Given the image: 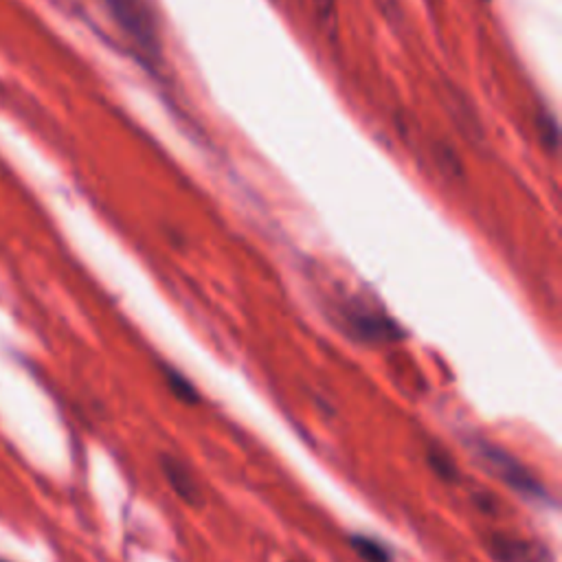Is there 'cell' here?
I'll use <instances>...</instances> for the list:
<instances>
[{
  "instance_id": "1",
  "label": "cell",
  "mask_w": 562,
  "mask_h": 562,
  "mask_svg": "<svg viewBox=\"0 0 562 562\" xmlns=\"http://www.w3.org/2000/svg\"><path fill=\"white\" fill-rule=\"evenodd\" d=\"M474 457L498 481L510 486L512 490L523 494L525 498H547V490L541 486L539 479L532 477L530 470L523 466L521 462H516L506 450L486 442H477L474 444Z\"/></svg>"
},
{
  "instance_id": "2",
  "label": "cell",
  "mask_w": 562,
  "mask_h": 562,
  "mask_svg": "<svg viewBox=\"0 0 562 562\" xmlns=\"http://www.w3.org/2000/svg\"><path fill=\"white\" fill-rule=\"evenodd\" d=\"M113 16L139 47L154 51L158 45L157 13L149 0H106Z\"/></svg>"
},
{
  "instance_id": "3",
  "label": "cell",
  "mask_w": 562,
  "mask_h": 562,
  "mask_svg": "<svg viewBox=\"0 0 562 562\" xmlns=\"http://www.w3.org/2000/svg\"><path fill=\"white\" fill-rule=\"evenodd\" d=\"M488 549L497 562H551L545 545L515 536H492Z\"/></svg>"
},
{
  "instance_id": "4",
  "label": "cell",
  "mask_w": 562,
  "mask_h": 562,
  "mask_svg": "<svg viewBox=\"0 0 562 562\" xmlns=\"http://www.w3.org/2000/svg\"><path fill=\"white\" fill-rule=\"evenodd\" d=\"M161 468H163L165 479H167L169 486H172V490L176 492L183 501L189 503V506L200 503V488H198L196 479L192 477V473H189V470L183 466L176 457L165 455V457L161 459Z\"/></svg>"
},
{
  "instance_id": "5",
  "label": "cell",
  "mask_w": 562,
  "mask_h": 562,
  "mask_svg": "<svg viewBox=\"0 0 562 562\" xmlns=\"http://www.w3.org/2000/svg\"><path fill=\"white\" fill-rule=\"evenodd\" d=\"M350 547L365 562H389L391 560L389 551H387L378 541L370 539V536H361V534L350 536Z\"/></svg>"
},
{
  "instance_id": "6",
  "label": "cell",
  "mask_w": 562,
  "mask_h": 562,
  "mask_svg": "<svg viewBox=\"0 0 562 562\" xmlns=\"http://www.w3.org/2000/svg\"><path fill=\"white\" fill-rule=\"evenodd\" d=\"M429 464H430V468H433V473L438 474L442 481H448V483L457 481V468H455V464L450 462L448 455L438 453V450H430Z\"/></svg>"
},
{
  "instance_id": "7",
  "label": "cell",
  "mask_w": 562,
  "mask_h": 562,
  "mask_svg": "<svg viewBox=\"0 0 562 562\" xmlns=\"http://www.w3.org/2000/svg\"><path fill=\"white\" fill-rule=\"evenodd\" d=\"M167 382H169V389H172V394L176 396L178 400L185 402V404H196L198 394H196V389H193L192 382L185 380L181 374H174V371H169L167 374Z\"/></svg>"
},
{
  "instance_id": "8",
  "label": "cell",
  "mask_w": 562,
  "mask_h": 562,
  "mask_svg": "<svg viewBox=\"0 0 562 562\" xmlns=\"http://www.w3.org/2000/svg\"><path fill=\"white\" fill-rule=\"evenodd\" d=\"M319 3H321L323 12H329V4H332V0H319Z\"/></svg>"
}]
</instances>
